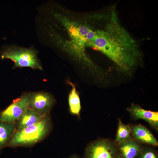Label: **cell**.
Wrapping results in <instances>:
<instances>
[{"label":"cell","instance_id":"2e32d148","mask_svg":"<svg viewBox=\"0 0 158 158\" xmlns=\"http://www.w3.org/2000/svg\"><path fill=\"white\" fill-rule=\"evenodd\" d=\"M143 158H156L154 154L151 152L146 153L143 156Z\"/></svg>","mask_w":158,"mask_h":158},{"label":"cell","instance_id":"4fadbf2b","mask_svg":"<svg viewBox=\"0 0 158 158\" xmlns=\"http://www.w3.org/2000/svg\"><path fill=\"white\" fill-rule=\"evenodd\" d=\"M130 132L129 127L120 122L117 131L116 141L120 143H123L129 137Z\"/></svg>","mask_w":158,"mask_h":158},{"label":"cell","instance_id":"ba28073f","mask_svg":"<svg viewBox=\"0 0 158 158\" xmlns=\"http://www.w3.org/2000/svg\"><path fill=\"white\" fill-rule=\"evenodd\" d=\"M44 116H41L35 110L28 108L17 121L16 130H20L35 124Z\"/></svg>","mask_w":158,"mask_h":158},{"label":"cell","instance_id":"5bb4252c","mask_svg":"<svg viewBox=\"0 0 158 158\" xmlns=\"http://www.w3.org/2000/svg\"><path fill=\"white\" fill-rule=\"evenodd\" d=\"M90 30L88 28L85 26H81L78 29V32L79 34L83 36L86 35Z\"/></svg>","mask_w":158,"mask_h":158},{"label":"cell","instance_id":"ac0fdd59","mask_svg":"<svg viewBox=\"0 0 158 158\" xmlns=\"http://www.w3.org/2000/svg\"><path fill=\"white\" fill-rule=\"evenodd\" d=\"M118 158H120V157H119Z\"/></svg>","mask_w":158,"mask_h":158},{"label":"cell","instance_id":"e0dca14e","mask_svg":"<svg viewBox=\"0 0 158 158\" xmlns=\"http://www.w3.org/2000/svg\"><path fill=\"white\" fill-rule=\"evenodd\" d=\"M71 158H77L75 157H72Z\"/></svg>","mask_w":158,"mask_h":158},{"label":"cell","instance_id":"30bf717a","mask_svg":"<svg viewBox=\"0 0 158 158\" xmlns=\"http://www.w3.org/2000/svg\"><path fill=\"white\" fill-rule=\"evenodd\" d=\"M15 122L0 121V151L10 139L15 130Z\"/></svg>","mask_w":158,"mask_h":158},{"label":"cell","instance_id":"7a4b0ae2","mask_svg":"<svg viewBox=\"0 0 158 158\" xmlns=\"http://www.w3.org/2000/svg\"><path fill=\"white\" fill-rule=\"evenodd\" d=\"M50 127V119L48 114L35 124L15 131L5 146L32 145L44 138L49 131Z\"/></svg>","mask_w":158,"mask_h":158},{"label":"cell","instance_id":"9a60e30c","mask_svg":"<svg viewBox=\"0 0 158 158\" xmlns=\"http://www.w3.org/2000/svg\"><path fill=\"white\" fill-rule=\"evenodd\" d=\"M95 35V32L90 30L86 35V38L90 40H92L94 38Z\"/></svg>","mask_w":158,"mask_h":158},{"label":"cell","instance_id":"6da1fadb","mask_svg":"<svg viewBox=\"0 0 158 158\" xmlns=\"http://www.w3.org/2000/svg\"><path fill=\"white\" fill-rule=\"evenodd\" d=\"M115 21L110 31H98L91 40L92 45L101 51L124 71H128L135 63L133 54L136 49L133 41Z\"/></svg>","mask_w":158,"mask_h":158},{"label":"cell","instance_id":"8fae6325","mask_svg":"<svg viewBox=\"0 0 158 158\" xmlns=\"http://www.w3.org/2000/svg\"><path fill=\"white\" fill-rule=\"evenodd\" d=\"M69 83L72 87L68 97L70 111L73 114L78 115L81 109L79 95L74 85L70 82Z\"/></svg>","mask_w":158,"mask_h":158},{"label":"cell","instance_id":"277c9868","mask_svg":"<svg viewBox=\"0 0 158 158\" xmlns=\"http://www.w3.org/2000/svg\"><path fill=\"white\" fill-rule=\"evenodd\" d=\"M26 96L28 109L35 110L42 116L49 114L54 102L50 94L38 92L29 93Z\"/></svg>","mask_w":158,"mask_h":158},{"label":"cell","instance_id":"7c38bea8","mask_svg":"<svg viewBox=\"0 0 158 158\" xmlns=\"http://www.w3.org/2000/svg\"><path fill=\"white\" fill-rule=\"evenodd\" d=\"M140 147L135 142L126 141L123 143L121 150L125 158H134L138 152Z\"/></svg>","mask_w":158,"mask_h":158},{"label":"cell","instance_id":"3957f363","mask_svg":"<svg viewBox=\"0 0 158 158\" xmlns=\"http://www.w3.org/2000/svg\"><path fill=\"white\" fill-rule=\"evenodd\" d=\"M36 50L32 47L26 48L17 46H4L0 50L2 59H10L14 62V67H30L43 70L37 56Z\"/></svg>","mask_w":158,"mask_h":158},{"label":"cell","instance_id":"8992f818","mask_svg":"<svg viewBox=\"0 0 158 158\" xmlns=\"http://www.w3.org/2000/svg\"><path fill=\"white\" fill-rule=\"evenodd\" d=\"M87 152L88 158H113L114 150L108 141L101 140L90 145Z\"/></svg>","mask_w":158,"mask_h":158},{"label":"cell","instance_id":"5b68a950","mask_svg":"<svg viewBox=\"0 0 158 158\" xmlns=\"http://www.w3.org/2000/svg\"><path fill=\"white\" fill-rule=\"evenodd\" d=\"M28 109L26 95H23L13 102L0 114V121L15 122Z\"/></svg>","mask_w":158,"mask_h":158},{"label":"cell","instance_id":"52a82bcc","mask_svg":"<svg viewBox=\"0 0 158 158\" xmlns=\"http://www.w3.org/2000/svg\"><path fill=\"white\" fill-rule=\"evenodd\" d=\"M129 111L136 118L144 120L154 126H157V112L147 110L138 106L134 105L129 109Z\"/></svg>","mask_w":158,"mask_h":158},{"label":"cell","instance_id":"9c48e42d","mask_svg":"<svg viewBox=\"0 0 158 158\" xmlns=\"http://www.w3.org/2000/svg\"><path fill=\"white\" fill-rule=\"evenodd\" d=\"M133 133L137 139L145 143L154 145H158V142L151 133L145 127L139 125L132 129Z\"/></svg>","mask_w":158,"mask_h":158}]
</instances>
